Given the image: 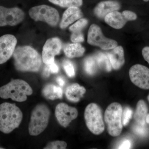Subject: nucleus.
<instances>
[{"label":"nucleus","instance_id":"obj_1","mask_svg":"<svg viewBox=\"0 0 149 149\" xmlns=\"http://www.w3.org/2000/svg\"><path fill=\"white\" fill-rule=\"evenodd\" d=\"M13 56L15 68L19 71L38 72L42 65L41 56L29 46L17 47L15 50Z\"/></svg>","mask_w":149,"mask_h":149},{"label":"nucleus","instance_id":"obj_2","mask_svg":"<svg viewBox=\"0 0 149 149\" xmlns=\"http://www.w3.org/2000/svg\"><path fill=\"white\" fill-rule=\"evenodd\" d=\"M23 118L21 110L15 104L5 102L0 104V131L8 134L18 128Z\"/></svg>","mask_w":149,"mask_h":149},{"label":"nucleus","instance_id":"obj_3","mask_svg":"<svg viewBox=\"0 0 149 149\" xmlns=\"http://www.w3.org/2000/svg\"><path fill=\"white\" fill-rule=\"evenodd\" d=\"M33 91L30 85L24 80L12 79L6 85L0 88V97L4 99H11L17 102H23L31 95Z\"/></svg>","mask_w":149,"mask_h":149},{"label":"nucleus","instance_id":"obj_4","mask_svg":"<svg viewBox=\"0 0 149 149\" xmlns=\"http://www.w3.org/2000/svg\"><path fill=\"white\" fill-rule=\"evenodd\" d=\"M50 111L45 104L37 105L31 113L28 130L30 135L37 136L42 133L49 123Z\"/></svg>","mask_w":149,"mask_h":149},{"label":"nucleus","instance_id":"obj_5","mask_svg":"<svg viewBox=\"0 0 149 149\" xmlns=\"http://www.w3.org/2000/svg\"><path fill=\"white\" fill-rule=\"evenodd\" d=\"M123 110L120 104L113 102L107 107L104 113V121L109 134L117 137L121 133L123 128Z\"/></svg>","mask_w":149,"mask_h":149},{"label":"nucleus","instance_id":"obj_6","mask_svg":"<svg viewBox=\"0 0 149 149\" xmlns=\"http://www.w3.org/2000/svg\"><path fill=\"white\" fill-rule=\"evenodd\" d=\"M84 117L86 125L92 133L98 135L104 132L105 125L102 110L97 104L91 103L87 106Z\"/></svg>","mask_w":149,"mask_h":149},{"label":"nucleus","instance_id":"obj_7","mask_svg":"<svg viewBox=\"0 0 149 149\" xmlns=\"http://www.w3.org/2000/svg\"><path fill=\"white\" fill-rule=\"evenodd\" d=\"M29 16L36 21H44L52 26L58 23L59 15L58 11L52 7L42 5L33 7L29 11Z\"/></svg>","mask_w":149,"mask_h":149},{"label":"nucleus","instance_id":"obj_8","mask_svg":"<svg viewBox=\"0 0 149 149\" xmlns=\"http://www.w3.org/2000/svg\"><path fill=\"white\" fill-rule=\"evenodd\" d=\"M88 42L103 50L112 49L118 46L116 41L104 37L100 27L95 24H92L88 31Z\"/></svg>","mask_w":149,"mask_h":149},{"label":"nucleus","instance_id":"obj_9","mask_svg":"<svg viewBox=\"0 0 149 149\" xmlns=\"http://www.w3.org/2000/svg\"><path fill=\"white\" fill-rule=\"evenodd\" d=\"M24 18V12L21 9L0 6V27L15 26L23 21Z\"/></svg>","mask_w":149,"mask_h":149},{"label":"nucleus","instance_id":"obj_10","mask_svg":"<svg viewBox=\"0 0 149 149\" xmlns=\"http://www.w3.org/2000/svg\"><path fill=\"white\" fill-rule=\"evenodd\" d=\"M131 82L141 89H149V69L141 64L130 68L129 72Z\"/></svg>","mask_w":149,"mask_h":149},{"label":"nucleus","instance_id":"obj_11","mask_svg":"<svg viewBox=\"0 0 149 149\" xmlns=\"http://www.w3.org/2000/svg\"><path fill=\"white\" fill-rule=\"evenodd\" d=\"M62 48L61 42L59 38L55 37L48 39L43 47L42 52L44 63L49 65L54 63L55 56L60 54Z\"/></svg>","mask_w":149,"mask_h":149},{"label":"nucleus","instance_id":"obj_12","mask_svg":"<svg viewBox=\"0 0 149 149\" xmlns=\"http://www.w3.org/2000/svg\"><path fill=\"white\" fill-rule=\"evenodd\" d=\"M55 116L60 124L66 128L72 120L77 118L78 111L75 108L61 103L56 107Z\"/></svg>","mask_w":149,"mask_h":149},{"label":"nucleus","instance_id":"obj_13","mask_svg":"<svg viewBox=\"0 0 149 149\" xmlns=\"http://www.w3.org/2000/svg\"><path fill=\"white\" fill-rule=\"evenodd\" d=\"M17 40L13 35H5L0 37V64L8 61L13 55Z\"/></svg>","mask_w":149,"mask_h":149},{"label":"nucleus","instance_id":"obj_14","mask_svg":"<svg viewBox=\"0 0 149 149\" xmlns=\"http://www.w3.org/2000/svg\"><path fill=\"white\" fill-rule=\"evenodd\" d=\"M120 4L119 2L114 0L103 1L98 4L94 9V12L97 17L104 19L108 14L120 9Z\"/></svg>","mask_w":149,"mask_h":149},{"label":"nucleus","instance_id":"obj_15","mask_svg":"<svg viewBox=\"0 0 149 149\" xmlns=\"http://www.w3.org/2000/svg\"><path fill=\"white\" fill-rule=\"evenodd\" d=\"M83 16L81 10L77 7H71L67 8L63 13L61 22V29H65L74 21L81 18Z\"/></svg>","mask_w":149,"mask_h":149},{"label":"nucleus","instance_id":"obj_16","mask_svg":"<svg viewBox=\"0 0 149 149\" xmlns=\"http://www.w3.org/2000/svg\"><path fill=\"white\" fill-rule=\"evenodd\" d=\"M112 67L114 70L120 69L124 64V50L121 46H117L107 54Z\"/></svg>","mask_w":149,"mask_h":149},{"label":"nucleus","instance_id":"obj_17","mask_svg":"<svg viewBox=\"0 0 149 149\" xmlns=\"http://www.w3.org/2000/svg\"><path fill=\"white\" fill-rule=\"evenodd\" d=\"M104 19L107 24L116 29L122 28L127 21L122 14L117 11H114L108 14Z\"/></svg>","mask_w":149,"mask_h":149},{"label":"nucleus","instance_id":"obj_18","mask_svg":"<svg viewBox=\"0 0 149 149\" xmlns=\"http://www.w3.org/2000/svg\"><path fill=\"white\" fill-rule=\"evenodd\" d=\"M86 89L77 83H73L68 86L65 91L67 98L70 101L77 102L83 97Z\"/></svg>","mask_w":149,"mask_h":149},{"label":"nucleus","instance_id":"obj_19","mask_svg":"<svg viewBox=\"0 0 149 149\" xmlns=\"http://www.w3.org/2000/svg\"><path fill=\"white\" fill-rule=\"evenodd\" d=\"M148 107L145 102L140 100L136 106L134 118L137 123L142 125H146V118L148 114Z\"/></svg>","mask_w":149,"mask_h":149},{"label":"nucleus","instance_id":"obj_20","mask_svg":"<svg viewBox=\"0 0 149 149\" xmlns=\"http://www.w3.org/2000/svg\"><path fill=\"white\" fill-rule=\"evenodd\" d=\"M42 93L45 97L52 100L61 99L63 97L61 88L54 84L46 85L43 88Z\"/></svg>","mask_w":149,"mask_h":149},{"label":"nucleus","instance_id":"obj_21","mask_svg":"<svg viewBox=\"0 0 149 149\" xmlns=\"http://www.w3.org/2000/svg\"><path fill=\"white\" fill-rule=\"evenodd\" d=\"M63 50L65 55L69 58L82 56L85 52V49L78 43L68 44Z\"/></svg>","mask_w":149,"mask_h":149},{"label":"nucleus","instance_id":"obj_22","mask_svg":"<svg viewBox=\"0 0 149 149\" xmlns=\"http://www.w3.org/2000/svg\"><path fill=\"white\" fill-rule=\"evenodd\" d=\"M97 65L104 70L110 72L111 71L112 66L108 56L107 54L99 52L95 57Z\"/></svg>","mask_w":149,"mask_h":149},{"label":"nucleus","instance_id":"obj_23","mask_svg":"<svg viewBox=\"0 0 149 149\" xmlns=\"http://www.w3.org/2000/svg\"><path fill=\"white\" fill-rule=\"evenodd\" d=\"M49 1L56 5L63 8L71 7H79L83 5V0H49Z\"/></svg>","mask_w":149,"mask_h":149},{"label":"nucleus","instance_id":"obj_24","mask_svg":"<svg viewBox=\"0 0 149 149\" xmlns=\"http://www.w3.org/2000/svg\"><path fill=\"white\" fill-rule=\"evenodd\" d=\"M97 65L95 57L89 56L85 59L84 62V68L88 74L93 75L95 73L97 70Z\"/></svg>","mask_w":149,"mask_h":149},{"label":"nucleus","instance_id":"obj_25","mask_svg":"<svg viewBox=\"0 0 149 149\" xmlns=\"http://www.w3.org/2000/svg\"><path fill=\"white\" fill-rule=\"evenodd\" d=\"M133 131L137 136L141 137H146L148 135L149 129L146 125L137 123L133 125Z\"/></svg>","mask_w":149,"mask_h":149},{"label":"nucleus","instance_id":"obj_26","mask_svg":"<svg viewBox=\"0 0 149 149\" xmlns=\"http://www.w3.org/2000/svg\"><path fill=\"white\" fill-rule=\"evenodd\" d=\"M88 21L86 19H81L74 23L69 28V30L72 33L74 32H81L82 30L88 24Z\"/></svg>","mask_w":149,"mask_h":149},{"label":"nucleus","instance_id":"obj_27","mask_svg":"<svg viewBox=\"0 0 149 149\" xmlns=\"http://www.w3.org/2000/svg\"><path fill=\"white\" fill-rule=\"evenodd\" d=\"M63 66L68 77H74L75 74V70L74 65L70 61L65 60L63 63Z\"/></svg>","mask_w":149,"mask_h":149},{"label":"nucleus","instance_id":"obj_28","mask_svg":"<svg viewBox=\"0 0 149 149\" xmlns=\"http://www.w3.org/2000/svg\"><path fill=\"white\" fill-rule=\"evenodd\" d=\"M59 68L58 65L55 62L50 64L46 65L44 70L43 74L45 77H47L49 76L50 73H57L59 72Z\"/></svg>","mask_w":149,"mask_h":149},{"label":"nucleus","instance_id":"obj_29","mask_svg":"<svg viewBox=\"0 0 149 149\" xmlns=\"http://www.w3.org/2000/svg\"><path fill=\"white\" fill-rule=\"evenodd\" d=\"M67 143L63 141H55L50 142L47 145L44 149H64L66 148Z\"/></svg>","mask_w":149,"mask_h":149},{"label":"nucleus","instance_id":"obj_30","mask_svg":"<svg viewBox=\"0 0 149 149\" xmlns=\"http://www.w3.org/2000/svg\"><path fill=\"white\" fill-rule=\"evenodd\" d=\"M133 111L130 107H125L124 111H123L122 122L123 125L124 126L128 125L130 120L133 115Z\"/></svg>","mask_w":149,"mask_h":149},{"label":"nucleus","instance_id":"obj_31","mask_svg":"<svg viewBox=\"0 0 149 149\" xmlns=\"http://www.w3.org/2000/svg\"><path fill=\"white\" fill-rule=\"evenodd\" d=\"M70 40L74 43L82 42L84 40V36L82 32H74L72 33Z\"/></svg>","mask_w":149,"mask_h":149},{"label":"nucleus","instance_id":"obj_32","mask_svg":"<svg viewBox=\"0 0 149 149\" xmlns=\"http://www.w3.org/2000/svg\"><path fill=\"white\" fill-rule=\"evenodd\" d=\"M122 15L127 21H133L136 20L137 16L135 13L129 10H124L122 12Z\"/></svg>","mask_w":149,"mask_h":149},{"label":"nucleus","instance_id":"obj_33","mask_svg":"<svg viewBox=\"0 0 149 149\" xmlns=\"http://www.w3.org/2000/svg\"><path fill=\"white\" fill-rule=\"evenodd\" d=\"M132 146V143L131 141L128 139H126L121 142L120 145H119L118 149H130Z\"/></svg>","mask_w":149,"mask_h":149},{"label":"nucleus","instance_id":"obj_34","mask_svg":"<svg viewBox=\"0 0 149 149\" xmlns=\"http://www.w3.org/2000/svg\"><path fill=\"white\" fill-rule=\"evenodd\" d=\"M142 55L145 60L149 64V47H145L143 49Z\"/></svg>","mask_w":149,"mask_h":149},{"label":"nucleus","instance_id":"obj_35","mask_svg":"<svg viewBox=\"0 0 149 149\" xmlns=\"http://www.w3.org/2000/svg\"><path fill=\"white\" fill-rule=\"evenodd\" d=\"M56 81L57 83H58V85L62 87L64 86L65 84V81L64 79L61 76H58L57 77Z\"/></svg>","mask_w":149,"mask_h":149},{"label":"nucleus","instance_id":"obj_36","mask_svg":"<svg viewBox=\"0 0 149 149\" xmlns=\"http://www.w3.org/2000/svg\"><path fill=\"white\" fill-rule=\"evenodd\" d=\"M146 123L149 125V113L147 114L146 118Z\"/></svg>","mask_w":149,"mask_h":149},{"label":"nucleus","instance_id":"obj_37","mask_svg":"<svg viewBox=\"0 0 149 149\" xmlns=\"http://www.w3.org/2000/svg\"><path fill=\"white\" fill-rule=\"evenodd\" d=\"M143 1H144L145 2H148V1L149 0H143Z\"/></svg>","mask_w":149,"mask_h":149},{"label":"nucleus","instance_id":"obj_38","mask_svg":"<svg viewBox=\"0 0 149 149\" xmlns=\"http://www.w3.org/2000/svg\"><path fill=\"white\" fill-rule=\"evenodd\" d=\"M148 100L149 102V95L148 96Z\"/></svg>","mask_w":149,"mask_h":149}]
</instances>
